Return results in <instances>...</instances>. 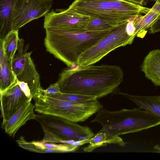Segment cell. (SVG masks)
Listing matches in <instances>:
<instances>
[{"label": "cell", "mask_w": 160, "mask_h": 160, "mask_svg": "<svg viewBox=\"0 0 160 160\" xmlns=\"http://www.w3.org/2000/svg\"><path fill=\"white\" fill-rule=\"evenodd\" d=\"M123 76L116 65L76 66L63 70L58 82L62 92L96 96L98 99L117 90Z\"/></svg>", "instance_id": "cell-1"}, {"label": "cell", "mask_w": 160, "mask_h": 160, "mask_svg": "<svg viewBox=\"0 0 160 160\" xmlns=\"http://www.w3.org/2000/svg\"><path fill=\"white\" fill-rule=\"evenodd\" d=\"M100 31L72 32L62 28L45 29L46 50L69 68L77 65L80 56L113 29Z\"/></svg>", "instance_id": "cell-2"}, {"label": "cell", "mask_w": 160, "mask_h": 160, "mask_svg": "<svg viewBox=\"0 0 160 160\" xmlns=\"http://www.w3.org/2000/svg\"><path fill=\"white\" fill-rule=\"evenodd\" d=\"M102 126L99 131L110 136L137 132L160 125V118L139 108L110 111L102 109L91 122Z\"/></svg>", "instance_id": "cell-3"}, {"label": "cell", "mask_w": 160, "mask_h": 160, "mask_svg": "<svg viewBox=\"0 0 160 160\" xmlns=\"http://www.w3.org/2000/svg\"><path fill=\"white\" fill-rule=\"evenodd\" d=\"M69 8L90 17L106 21L114 27L150 8L122 0H74Z\"/></svg>", "instance_id": "cell-4"}, {"label": "cell", "mask_w": 160, "mask_h": 160, "mask_svg": "<svg viewBox=\"0 0 160 160\" xmlns=\"http://www.w3.org/2000/svg\"><path fill=\"white\" fill-rule=\"evenodd\" d=\"M41 88L33 98L35 110L40 114L61 118L78 122L86 121L103 107L98 99L84 103L69 102L48 96Z\"/></svg>", "instance_id": "cell-5"}, {"label": "cell", "mask_w": 160, "mask_h": 160, "mask_svg": "<svg viewBox=\"0 0 160 160\" xmlns=\"http://www.w3.org/2000/svg\"><path fill=\"white\" fill-rule=\"evenodd\" d=\"M128 20L113 29L82 53L79 58L76 66L93 65L117 48L131 44L136 36V29L133 23L128 22Z\"/></svg>", "instance_id": "cell-6"}, {"label": "cell", "mask_w": 160, "mask_h": 160, "mask_svg": "<svg viewBox=\"0 0 160 160\" xmlns=\"http://www.w3.org/2000/svg\"><path fill=\"white\" fill-rule=\"evenodd\" d=\"M35 120L40 124L43 131L56 136L59 143L64 140L82 141L90 139L95 135L88 126H82L59 117L40 113L36 115Z\"/></svg>", "instance_id": "cell-7"}, {"label": "cell", "mask_w": 160, "mask_h": 160, "mask_svg": "<svg viewBox=\"0 0 160 160\" xmlns=\"http://www.w3.org/2000/svg\"><path fill=\"white\" fill-rule=\"evenodd\" d=\"M53 3V0H17L12 15L10 31H18L31 21L44 16Z\"/></svg>", "instance_id": "cell-8"}, {"label": "cell", "mask_w": 160, "mask_h": 160, "mask_svg": "<svg viewBox=\"0 0 160 160\" xmlns=\"http://www.w3.org/2000/svg\"><path fill=\"white\" fill-rule=\"evenodd\" d=\"M24 43L20 42L18 52L12 61V67L16 80L26 83L31 91L32 98L42 88L40 76L31 57V52H27L28 46L24 49Z\"/></svg>", "instance_id": "cell-9"}, {"label": "cell", "mask_w": 160, "mask_h": 160, "mask_svg": "<svg viewBox=\"0 0 160 160\" xmlns=\"http://www.w3.org/2000/svg\"><path fill=\"white\" fill-rule=\"evenodd\" d=\"M90 17L70 9H52L44 16L43 27L62 28L74 32L87 31Z\"/></svg>", "instance_id": "cell-10"}, {"label": "cell", "mask_w": 160, "mask_h": 160, "mask_svg": "<svg viewBox=\"0 0 160 160\" xmlns=\"http://www.w3.org/2000/svg\"><path fill=\"white\" fill-rule=\"evenodd\" d=\"M0 94L2 125L6 123L29 98L26 96L17 82Z\"/></svg>", "instance_id": "cell-11"}, {"label": "cell", "mask_w": 160, "mask_h": 160, "mask_svg": "<svg viewBox=\"0 0 160 160\" xmlns=\"http://www.w3.org/2000/svg\"><path fill=\"white\" fill-rule=\"evenodd\" d=\"M31 100L28 99L6 123L1 125L2 128L10 136L13 138L18 130L27 121L35 120L34 105Z\"/></svg>", "instance_id": "cell-12"}, {"label": "cell", "mask_w": 160, "mask_h": 160, "mask_svg": "<svg viewBox=\"0 0 160 160\" xmlns=\"http://www.w3.org/2000/svg\"><path fill=\"white\" fill-rule=\"evenodd\" d=\"M141 69L155 86H160V49H154L148 53L143 61Z\"/></svg>", "instance_id": "cell-13"}, {"label": "cell", "mask_w": 160, "mask_h": 160, "mask_svg": "<svg viewBox=\"0 0 160 160\" xmlns=\"http://www.w3.org/2000/svg\"><path fill=\"white\" fill-rule=\"evenodd\" d=\"M160 16V2H155L150 10L144 15L137 16L134 20L136 36L143 38L149 29Z\"/></svg>", "instance_id": "cell-14"}, {"label": "cell", "mask_w": 160, "mask_h": 160, "mask_svg": "<svg viewBox=\"0 0 160 160\" xmlns=\"http://www.w3.org/2000/svg\"><path fill=\"white\" fill-rule=\"evenodd\" d=\"M114 93L124 96L140 109L148 111L160 118V96L132 95L121 92L118 89Z\"/></svg>", "instance_id": "cell-15"}, {"label": "cell", "mask_w": 160, "mask_h": 160, "mask_svg": "<svg viewBox=\"0 0 160 160\" xmlns=\"http://www.w3.org/2000/svg\"><path fill=\"white\" fill-rule=\"evenodd\" d=\"M0 93L6 91L16 82L13 71L12 61L8 60L4 54L0 44Z\"/></svg>", "instance_id": "cell-16"}, {"label": "cell", "mask_w": 160, "mask_h": 160, "mask_svg": "<svg viewBox=\"0 0 160 160\" xmlns=\"http://www.w3.org/2000/svg\"><path fill=\"white\" fill-rule=\"evenodd\" d=\"M89 144L82 148L84 151L91 152L95 149L108 144H117L124 146L126 143L119 136H113L103 132H98L91 138Z\"/></svg>", "instance_id": "cell-17"}, {"label": "cell", "mask_w": 160, "mask_h": 160, "mask_svg": "<svg viewBox=\"0 0 160 160\" xmlns=\"http://www.w3.org/2000/svg\"><path fill=\"white\" fill-rule=\"evenodd\" d=\"M17 0H0V39L10 31L12 15Z\"/></svg>", "instance_id": "cell-18"}, {"label": "cell", "mask_w": 160, "mask_h": 160, "mask_svg": "<svg viewBox=\"0 0 160 160\" xmlns=\"http://www.w3.org/2000/svg\"><path fill=\"white\" fill-rule=\"evenodd\" d=\"M20 39L18 30L9 32L2 39H0L4 55L10 61H12L17 50Z\"/></svg>", "instance_id": "cell-19"}, {"label": "cell", "mask_w": 160, "mask_h": 160, "mask_svg": "<svg viewBox=\"0 0 160 160\" xmlns=\"http://www.w3.org/2000/svg\"><path fill=\"white\" fill-rule=\"evenodd\" d=\"M48 96L76 103H84L97 99V97L96 96L63 92L58 95Z\"/></svg>", "instance_id": "cell-20"}, {"label": "cell", "mask_w": 160, "mask_h": 160, "mask_svg": "<svg viewBox=\"0 0 160 160\" xmlns=\"http://www.w3.org/2000/svg\"><path fill=\"white\" fill-rule=\"evenodd\" d=\"M114 27L108 22L94 17H90L86 30L91 31H100L112 29Z\"/></svg>", "instance_id": "cell-21"}, {"label": "cell", "mask_w": 160, "mask_h": 160, "mask_svg": "<svg viewBox=\"0 0 160 160\" xmlns=\"http://www.w3.org/2000/svg\"><path fill=\"white\" fill-rule=\"evenodd\" d=\"M42 91L44 93L48 96L58 95L62 92L58 81L50 85L46 90L43 89Z\"/></svg>", "instance_id": "cell-22"}, {"label": "cell", "mask_w": 160, "mask_h": 160, "mask_svg": "<svg viewBox=\"0 0 160 160\" xmlns=\"http://www.w3.org/2000/svg\"><path fill=\"white\" fill-rule=\"evenodd\" d=\"M21 89L26 96L29 99L32 100V98L30 90L28 85L26 83L16 80Z\"/></svg>", "instance_id": "cell-23"}, {"label": "cell", "mask_w": 160, "mask_h": 160, "mask_svg": "<svg viewBox=\"0 0 160 160\" xmlns=\"http://www.w3.org/2000/svg\"><path fill=\"white\" fill-rule=\"evenodd\" d=\"M160 32V18L149 29V34H154Z\"/></svg>", "instance_id": "cell-24"}, {"label": "cell", "mask_w": 160, "mask_h": 160, "mask_svg": "<svg viewBox=\"0 0 160 160\" xmlns=\"http://www.w3.org/2000/svg\"><path fill=\"white\" fill-rule=\"evenodd\" d=\"M141 6L146 5L148 0H122Z\"/></svg>", "instance_id": "cell-25"}, {"label": "cell", "mask_w": 160, "mask_h": 160, "mask_svg": "<svg viewBox=\"0 0 160 160\" xmlns=\"http://www.w3.org/2000/svg\"><path fill=\"white\" fill-rule=\"evenodd\" d=\"M154 148L157 150L156 152L160 153V146L158 145L154 147Z\"/></svg>", "instance_id": "cell-26"}, {"label": "cell", "mask_w": 160, "mask_h": 160, "mask_svg": "<svg viewBox=\"0 0 160 160\" xmlns=\"http://www.w3.org/2000/svg\"><path fill=\"white\" fill-rule=\"evenodd\" d=\"M152 1H155L157 2H160V0H151Z\"/></svg>", "instance_id": "cell-27"}, {"label": "cell", "mask_w": 160, "mask_h": 160, "mask_svg": "<svg viewBox=\"0 0 160 160\" xmlns=\"http://www.w3.org/2000/svg\"><path fill=\"white\" fill-rule=\"evenodd\" d=\"M160 18V17H159V18L158 19H159V18Z\"/></svg>", "instance_id": "cell-28"}]
</instances>
